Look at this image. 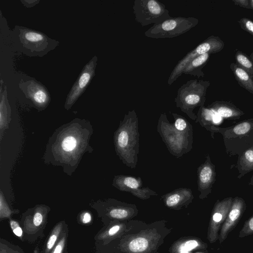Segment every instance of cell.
Masks as SVG:
<instances>
[{
    "label": "cell",
    "instance_id": "1",
    "mask_svg": "<svg viewBox=\"0 0 253 253\" xmlns=\"http://www.w3.org/2000/svg\"><path fill=\"white\" fill-rule=\"evenodd\" d=\"M171 115L173 123L169 122L165 113H161L157 129L169 153L179 158L193 148V127L184 117L173 113Z\"/></svg>",
    "mask_w": 253,
    "mask_h": 253
},
{
    "label": "cell",
    "instance_id": "2",
    "mask_svg": "<svg viewBox=\"0 0 253 253\" xmlns=\"http://www.w3.org/2000/svg\"><path fill=\"white\" fill-rule=\"evenodd\" d=\"M114 143L117 156L123 163L135 169L139 152L138 120L134 110L125 115L114 135Z\"/></svg>",
    "mask_w": 253,
    "mask_h": 253
},
{
    "label": "cell",
    "instance_id": "3",
    "mask_svg": "<svg viewBox=\"0 0 253 253\" xmlns=\"http://www.w3.org/2000/svg\"><path fill=\"white\" fill-rule=\"evenodd\" d=\"M12 40L17 50L31 57L43 56L59 44L41 32L19 26L13 30Z\"/></svg>",
    "mask_w": 253,
    "mask_h": 253
},
{
    "label": "cell",
    "instance_id": "4",
    "mask_svg": "<svg viewBox=\"0 0 253 253\" xmlns=\"http://www.w3.org/2000/svg\"><path fill=\"white\" fill-rule=\"evenodd\" d=\"M217 133L223 137L227 155L239 157L253 145V118L243 120L229 127L218 126Z\"/></svg>",
    "mask_w": 253,
    "mask_h": 253
},
{
    "label": "cell",
    "instance_id": "5",
    "mask_svg": "<svg viewBox=\"0 0 253 253\" xmlns=\"http://www.w3.org/2000/svg\"><path fill=\"white\" fill-rule=\"evenodd\" d=\"M208 81L197 79L187 81L179 87L174 98L176 107L193 121L197 115L193 111L197 107L204 106L207 89L210 85Z\"/></svg>",
    "mask_w": 253,
    "mask_h": 253
},
{
    "label": "cell",
    "instance_id": "6",
    "mask_svg": "<svg viewBox=\"0 0 253 253\" xmlns=\"http://www.w3.org/2000/svg\"><path fill=\"white\" fill-rule=\"evenodd\" d=\"M199 19L193 17H171L146 31L144 35L152 39L172 38L188 32L198 25Z\"/></svg>",
    "mask_w": 253,
    "mask_h": 253
},
{
    "label": "cell",
    "instance_id": "7",
    "mask_svg": "<svg viewBox=\"0 0 253 253\" xmlns=\"http://www.w3.org/2000/svg\"><path fill=\"white\" fill-rule=\"evenodd\" d=\"M132 9L136 21L142 26L157 25L171 17L165 5L157 0H135Z\"/></svg>",
    "mask_w": 253,
    "mask_h": 253
},
{
    "label": "cell",
    "instance_id": "8",
    "mask_svg": "<svg viewBox=\"0 0 253 253\" xmlns=\"http://www.w3.org/2000/svg\"><path fill=\"white\" fill-rule=\"evenodd\" d=\"M224 45V42L219 37L213 35L209 37L178 62L168 78V84L171 85L182 75L184 69L190 61L207 53L219 52L223 49Z\"/></svg>",
    "mask_w": 253,
    "mask_h": 253
},
{
    "label": "cell",
    "instance_id": "9",
    "mask_svg": "<svg viewBox=\"0 0 253 253\" xmlns=\"http://www.w3.org/2000/svg\"><path fill=\"white\" fill-rule=\"evenodd\" d=\"M97 57L94 56L84 67L71 89L65 102V107L69 109L87 88L95 75Z\"/></svg>",
    "mask_w": 253,
    "mask_h": 253
},
{
    "label": "cell",
    "instance_id": "10",
    "mask_svg": "<svg viewBox=\"0 0 253 253\" xmlns=\"http://www.w3.org/2000/svg\"><path fill=\"white\" fill-rule=\"evenodd\" d=\"M112 185L122 192L130 193L134 196L146 200L151 196L158 195V194L147 187H143L140 177L130 175H115Z\"/></svg>",
    "mask_w": 253,
    "mask_h": 253
},
{
    "label": "cell",
    "instance_id": "11",
    "mask_svg": "<svg viewBox=\"0 0 253 253\" xmlns=\"http://www.w3.org/2000/svg\"><path fill=\"white\" fill-rule=\"evenodd\" d=\"M205 158L204 163L197 168L198 190L201 199L206 198L211 192L216 180L215 165L211 162L209 154L206 155Z\"/></svg>",
    "mask_w": 253,
    "mask_h": 253
},
{
    "label": "cell",
    "instance_id": "12",
    "mask_svg": "<svg viewBox=\"0 0 253 253\" xmlns=\"http://www.w3.org/2000/svg\"><path fill=\"white\" fill-rule=\"evenodd\" d=\"M19 86L25 96L37 107L44 109L49 104L50 100L49 92L40 83L34 79L22 81Z\"/></svg>",
    "mask_w": 253,
    "mask_h": 253
},
{
    "label": "cell",
    "instance_id": "13",
    "mask_svg": "<svg viewBox=\"0 0 253 253\" xmlns=\"http://www.w3.org/2000/svg\"><path fill=\"white\" fill-rule=\"evenodd\" d=\"M165 204L169 208L178 210L187 207L194 199L192 191L188 188H178L161 196Z\"/></svg>",
    "mask_w": 253,
    "mask_h": 253
},
{
    "label": "cell",
    "instance_id": "14",
    "mask_svg": "<svg viewBox=\"0 0 253 253\" xmlns=\"http://www.w3.org/2000/svg\"><path fill=\"white\" fill-rule=\"evenodd\" d=\"M207 107L217 115L227 120H238L245 114L242 110L230 101H215Z\"/></svg>",
    "mask_w": 253,
    "mask_h": 253
},
{
    "label": "cell",
    "instance_id": "15",
    "mask_svg": "<svg viewBox=\"0 0 253 253\" xmlns=\"http://www.w3.org/2000/svg\"><path fill=\"white\" fill-rule=\"evenodd\" d=\"M217 115L211 110L202 106L199 107L197 114L196 123H198L206 130L210 131L211 137L214 138V135L217 133L218 126L216 125L215 117Z\"/></svg>",
    "mask_w": 253,
    "mask_h": 253
},
{
    "label": "cell",
    "instance_id": "16",
    "mask_svg": "<svg viewBox=\"0 0 253 253\" xmlns=\"http://www.w3.org/2000/svg\"><path fill=\"white\" fill-rule=\"evenodd\" d=\"M230 168L237 170L238 179L253 170V145L238 157L237 163L231 165Z\"/></svg>",
    "mask_w": 253,
    "mask_h": 253
},
{
    "label": "cell",
    "instance_id": "17",
    "mask_svg": "<svg viewBox=\"0 0 253 253\" xmlns=\"http://www.w3.org/2000/svg\"><path fill=\"white\" fill-rule=\"evenodd\" d=\"M210 55L211 54L207 53L190 61L184 69L182 74L190 75L198 78L204 77L205 74L202 69L209 61Z\"/></svg>",
    "mask_w": 253,
    "mask_h": 253
},
{
    "label": "cell",
    "instance_id": "18",
    "mask_svg": "<svg viewBox=\"0 0 253 253\" xmlns=\"http://www.w3.org/2000/svg\"><path fill=\"white\" fill-rule=\"evenodd\" d=\"M230 68L239 84L253 94V78L251 75L235 63H231Z\"/></svg>",
    "mask_w": 253,
    "mask_h": 253
},
{
    "label": "cell",
    "instance_id": "19",
    "mask_svg": "<svg viewBox=\"0 0 253 253\" xmlns=\"http://www.w3.org/2000/svg\"><path fill=\"white\" fill-rule=\"evenodd\" d=\"M246 206L245 202L243 199L239 197H236L233 199L232 205L229 211L228 220L223 228V232L224 234L234 224L240 216L242 211Z\"/></svg>",
    "mask_w": 253,
    "mask_h": 253
},
{
    "label": "cell",
    "instance_id": "20",
    "mask_svg": "<svg viewBox=\"0 0 253 253\" xmlns=\"http://www.w3.org/2000/svg\"><path fill=\"white\" fill-rule=\"evenodd\" d=\"M0 138H1L2 130L7 128V126L9 122L11 111L8 104L7 97V89L5 86L4 90L0 92Z\"/></svg>",
    "mask_w": 253,
    "mask_h": 253
},
{
    "label": "cell",
    "instance_id": "21",
    "mask_svg": "<svg viewBox=\"0 0 253 253\" xmlns=\"http://www.w3.org/2000/svg\"><path fill=\"white\" fill-rule=\"evenodd\" d=\"M235 59V63L249 73L253 78V63L251 58L243 51L236 50Z\"/></svg>",
    "mask_w": 253,
    "mask_h": 253
},
{
    "label": "cell",
    "instance_id": "22",
    "mask_svg": "<svg viewBox=\"0 0 253 253\" xmlns=\"http://www.w3.org/2000/svg\"><path fill=\"white\" fill-rule=\"evenodd\" d=\"M149 241L145 237H139L131 240L128 244V249L133 253H140L149 247Z\"/></svg>",
    "mask_w": 253,
    "mask_h": 253
},
{
    "label": "cell",
    "instance_id": "23",
    "mask_svg": "<svg viewBox=\"0 0 253 253\" xmlns=\"http://www.w3.org/2000/svg\"><path fill=\"white\" fill-rule=\"evenodd\" d=\"M199 246V242L194 239H189L178 243L174 248L176 253H188Z\"/></svg>",
    "mask_w": 253,
    "mask_h": 253
},
{
    "label": "cell",
    "instance_id": "24",
    "mask_svg": "<svg viewBox=\"0 0 253 253\" xmlns=\"http://www.w3.org/2000/svg\"><path fill=\"white\" fill-rule=\"evenodd\" d=\"M77 145V141L74 136L68 135L65 136L61 142V147L65 152H71L74 151Z\"/></svg>",
    "mask_w": 253,
    "mask_h": 253
},
{
    "label": "cell",
    "instance_id": "25",
    "mask_svg": "<svg viewBox=\"0 0 253 253\" xmlns=\"http://www.w3.org/2000/svg\"><path fill=\"white\" fill-rule=\"evenodd\" d=\"M62 227V223H58L53 229L46 244V252H49L52 249L61 231Z\"/></svg>",
    "mask_w": 253,
    "mask_h": 253
},
{
    "label": "cell",
    "instance_id": "26",
    "mask_svg": "<svg viewBox=\"0 0 253 253\" xmlns=\"http://www.w3.org/2000/svg\"><path fill=\"white\" fill-rule=\"evenodd\" d=\"M12 213L1 191L0 195V217L1 219L9 217Z\"/></svg>",
    "mask_w": 253,
    "mask_h": 253
},
{
    "label": "cell",
    "instance_id": "27",
    "mask_svg": "<svg viewBox=\"0 0 253 253\" xmlns=\"http://www.w3.org/2000/svg\"><path fill=\"white\" fill-rule=\"evenodd\" d=\"M240 27L253 36V21L248 18H242L238 21Z\"/></svg>",
    "mask_w": 253,
    "mask_h": 253
},
{
    "label": "cell",
    "instance_id": "28",
    "mask_svg": "<svg viewBox=\"0 0 253 253\" xmlns=\"http://www.w3.org/2000/svg\"><path fill=\"white\" fill-rule=\"evenodd\" d=\"M10 225L14 234L19 237H21L23 235V231L18 223L14 220L11 219Z\"/></svg>",
    "mask_w": 253,
    "mask_h": 253
},
{
    "label": "cell",
    "instance_id": "29",
    "mask_svg": "<svg viewBox=\"0 0 253 253\" xmlns=\"http://www.w3.org/2000/svg\"><path fill=\"white\" fill-rule=\"evenodd\" d=\"M65 237H63L57 243L51 253H62L65 247Z\"/></svg>",
    "mask_w": 253,
    "mask_h": 253
},
{
    "label": "cell",
    "instance_id": "30",
    "mask_svg": "<svg viewBox=\"0 0 253 253\" xmlns=\"http://www.w3.org/2000/svg\"><path fill=\"white\" fill-rule=\"evenodd\" d=\"M43 219V215L41 212L37 211L35 212L33 219L34 225L36 226H40L42 223Z\"/></svg>",
    "mask_w": 253,
    "mask_h": 253
},
{
    "label": "cell",
    "instance_id": "31",
    "mask_svg": "<svg viewBox=\"0 0 253 253\" xmlns=\"http://www.w3.org/2000/svg\"><path fill=\"white\" fill-rule=\"evenodd\" d=\"M232 2L236 5L247 9H251L250 0H232Z\"/></svg>",
    "mask_w": 253,
    "mask_h": 253
},
{
    "label": "cell",
    "instance_id": "32",
    "mask_svg": "<svg viewBox=\"0 0 253 253\" xmlns=\"http://www.w3.org/2000/svg\"><path fill=\"white\" fill-rule=\"evenodd\" d=\"M82 222L84 224L89 223L91 220V216L88 212L83 213L81 216Z\"/></svg>",
    "mask_w": 253,
    "mask_h": 253
},
{
    "label": "cell",
    "instance_id": "33",
    "mask_svg": "<svg viewBox=\"0 0 253 253\" xmlns=\"http://www.w3.org/2000/svg\"><path fill=\"white\" fill-rule=\"evenodd\" d=\"M120 229V226L116 225L112 227L108 231V234L109 236H113L116 234Z\"/></svg>",
    "mask_w": 253,
    "mask_h": 253
},
{
    "label": "cell",
    "instance_id": "34",
    "mask_svg": "<svg viewBox=\"0 0 253 253\" xmlns=\"http://www.w3.org/2000/svg\"><path fill=\"white\" fill-rule=\"evenodd\" d=\"M249 227L250 229L253 231V217L250 219L249 222Z\"/></svg>",
    "mask_w": 253,
    "mask_h": 253
},
{
    "label": "cell",
    "instance_id": "35",
    "mask_svg": "<svg viewBox=\"0 0 253 253\" xmlns=\"http://www.w3.org/2000/svg\"><path fill=\"white\" fill-rule=\"evenodd\" d=\"M0 253H7L6 249L4 248V247H3V248H2V245H1V246H0Z\"/></svg>",
    "mask_w": 253,
    "mask_h": 253
},
{
    "label": "cell",
    "instance_id": "36",
    "mask_svg": "<svg viewBox=\"0 0 253 253\" xmlns=\"http://www.w3.org/2000/svg\"><path fill=\"white\" fill-rule=\"evenodd\" d=\"M249 185L253 186V175L252 176V177L250 178V181L249 182Z\"/></svg>",
    "mask_w": 253,
    "mask_h": 253
},
{
    "label": "cell",
    "instance_id": "37",
    "mask_svg": "<svg viewBox=\"0 0 253 253\" xmlns=\"http://www.w3.org/2000/svg\"><path fill=\"white\" fill-rule=\"evenodd\" d=\"M250 5L251 9L253 10V0H250Z\"/></svg>",
    "mask_w": 253,
    "mask_h": 253
},
{
    "label": "cell",
    "instance_id": "38",
    "mask_svg": "<svg viewBox=\"0 0 253 253\" xmlns=\"http://www.w3.org/2000/svg\"><path fill=\"white\" fill-rule=\"evenodd\" d=\"M250 57L251 58L253 63V52H252L251 54H250Z\"/></svg>",
    "mask_w": 253,
    "mask_h": 253
},
{
    "label": "cell",
    "instance_id": "39",
    "mask_svg": "<svg viewBox=\"0 0 253 253\" xmlns=\"http://www.w3.org/2000/svg\"><path fill=\"white\" fill-rule=\"evenodd\" d=\"M34 253H38V251L37 250H35Z\"/></svg>",
    "mask_w": 253,
    "mask_h": 253
},
{
    "label": "cell",
    "instance_id": "40",
    "mask_svg": "<svg viewBox=\"0 0 253 253\" xmlns=\"http://www.w3.org/2000/svg\"></svg>",
    "mask_w": 253,
    "mask_h": 253
}]
</instances>
